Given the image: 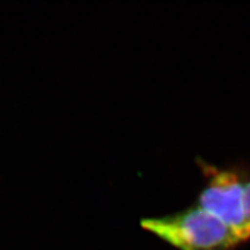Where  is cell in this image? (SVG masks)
I'll use <instances>...</instances> for the list:
<instances>
[{
    "label": "cell",
    "mask_w": 250,
    "mask_h": 250,
    "mask_svg": "<svg viewBox=\"0 0 250 250\" xmlns=\"http://www.w3.org/2000/svg\"><path fill=\"white\" fill-rule=\"evenodd\" d=\"M142 226L177 250H234L243 243L235 230L196 203L176 213L143 219Z\"/></svg>",
    "instance_id": "6da1fadb"
},
{
    "label": "cell",
    "mask_w": 250,
    "mask_h": 250,
    "mask_svg": "<svg viewBox=\"0 0 250 250\" xmlns=\"http://www.w3.org/2000/svg\"><path fill=\"white\" fill-rule=\"evenodd\" d=\"M197 162L205 182L196 204L235 230L243 242L248 241L246 188L250 171L240 167L220 168L202 159Z\"/></svg>",
    "instance_id": "7a4b0ae2"
},
{
    "label": "cell",
    "mask_w": 250,
    "mask_h": 250,
    "mask_svg": "<svg viewBox=\"0 0 250 250\" xmlns=\"http://www.w3.org/2000/svg\"><path fill=\"white\" fill-rule=\"evenodd\" d=\"M246 212H247V226H248V233L250 236V174L247 181L246 188Z\"/></svg>",
    "instance_id": "3957f363"
}]
</instances>
